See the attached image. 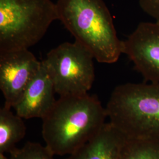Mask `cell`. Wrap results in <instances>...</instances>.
<instances>
[{"label": "cell", "mask_w": 159, "mask_h": 159, "mask_svg": "<svg viewBox=\"0 0 159 159\" xmlns=\"http://www.w3.org/2000/svg\"><path fill=\"white\" fill-rule=\"evenodd\" d=\"M41 67V61L29 49L0 51V89L5 106L13 108Z\"/></svg>", "instance_id": "6"}, {"label": "cell", "mask_w": 159, "mask_h": 159, "mask_svg": "<svg viewBox=\"0 0 159 159\" xmlns=\"http://www.w3.org/2000/svg\"><path fill=\"white\" fill-rule=\"evenodd\" d=\"M5 105L0 109V153H10L25 136L23 118Z\"/></svg>", "instance_id": "10"}, {"label": "cell", "mask_w": 159, "mask_h": 159, "mask_svg": "<svg viewBox=\"0 0 159 159\" xmlns=\"http://www.w3.org/2000/svg\"><path fill=\"white\" fill-rule=\"evenodd\" d=\"M57 20L51 0H0V51L29 49Z\"/></svg>", "instance_id": "4"}, {"label": "cell", "mask_w": 159, "mask_h": 159, "mask_svg": "<svg viewBox=\"0 0 159 159\" xmlns=\"http://www.w3.org/2000/svg\"><path fill=\"white\" fill-rule=\"evenodd\" d=\"M106 110L109 122L126 138L159 140V83L117 86Z\"/></svg>", "instance_id": "3"}, {"label": "cell", "mask_w": 159, "mask_h": 159, "mask_svg": "<svg viewBox=\"0 0 159 159\" xmlns=\"http://www.w3.org/2000/svg\"><path fill=\"white\" fill-rule=\"evenodd\" d=\"M125 140L121 132L106 123L95 136L66 159H121Z\"/></svg>", "instance_id": "9"}, {"label": "cell", "mask_w": 159, "mask_h": 159, "mask_svg": "<svg viewBox=\"0 0 159 159\" xmlns=\"http://www.w3.org/2000/svg\"><path fill=\"white\" fill-rule=\"evenodd\" d=\"M107 117L96 95L60 97L42 119L46 146L54 155H70L96 135Z\"/></svg>", "instance_id": "1"}, {"label": "cell", "mask_w": 159, "mask_h": 159, "mask_svg": "<svg viewBox=\"0 0 159 159\" xmlns=\"http://www.w3.org/2000/svg\"><path fill=\"white\" fill-rule=\"evenodd\" d=\"M121 159H159V140L126 138Z\"/></svg>", "instance_id": "11"}, {"label": "cell", "mask_w": 159, "mask_h": 159, "mask_svg": "<svg viewBox=\"0 0 159 159\" xmlns=\"http://www.w3.org/2000/svg\"><path fill=\"white\" fill-rule=\"evenodd\" d=\"M55 93L52 81L41 61L40 70L13 108L23 119H43L56 102Z\"/></svg>", "instance_id": "8"}, {"label": "cell", "mask_w": 159, "mask_h": 159, "mask_svg": "<svg viewBox=\"0 0 159 159\" xmlns=\"http://www.w3.org/2000/svg\"><path fill=\"white\" fill-rule=\"evenodd\" d=\"M10 154L11 159H54L55 156L46 145L30 142L23 148H15Z\"/></svg>", "instance_id": "12"}, {"label": "cell", "mask_w": 159, "mask_h": 159, "mask_svg": "<svg viewBox=\"0 0 159 159\" xmlns=\"http://www.w3.org/2000/svg\"><path fill=\"white\" fill-rule=\"evenodd\" d=\"M139 4L143 11L159 21V0H139Z\"/></svg>", "instance_id": "13"}, {"label": "cell", "mask_w": 159, "mask_h": 159, "mask_svg": "<svg viewBox=\"0 0 159 159\" xmlns=\"http://www.w3.org/2000/svg\"><path fill=\"white\" fill-rule=\"evenodd\" d=\"M58 20L99 63L113 64L119 58L121 40L103 0H57Z\"/></svg>", "instance_id": "2"}, {"label": "cell", "mask_w": 159, "mask_h": 159, "mask_svg": "<svg viewBox=\"0 0 159 159\" xmlns=\"http://www.w3.org/2000/svg\"><path fill=\"white\" fill-rule=\"evenodd\" d=\"M0 159H11V158H7L4 154L0 153Z\"/></svg>", "instance_id": "14"}, {"label": "cell", "mask_w": 159, "mask_h": 159, "mask_svg": "<svg viewBox=\"0 0 159 159\" xmlns=\"http://www.w3.org/2000/svg\"><path fill=\"white\" fill-rule=\"evenodd\" d=\"M95 59L79 43H64L49 51L42 61L60 97L87 94L95 79Z\"/></svg>", "instance_id": "5"}, {"label": "cell", "mask_w": 159, "mask_h": 159, "mask_svg": "<svg viewBox=\"0 0 159 159\" xmlns=\"http://www.w3.org/2000/svg\"><path fill=\"white\" fill-rule=\"evenodd\" d=\"M121 52L145 82L159 83V21L140 23L126 40H121Z\"/></svg>", "instance_id": "7"}]
</instances>
